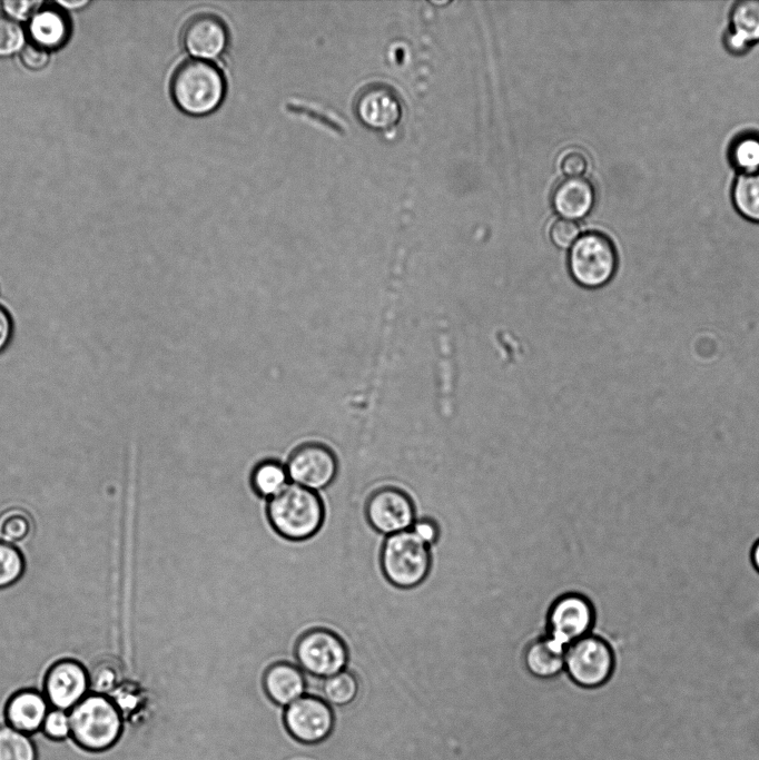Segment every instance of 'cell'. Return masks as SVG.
<instances>
[{
	"label": "cell",
	"instance_id": "22",
	"mask_svg": "<svg viewBox=\"0 0 759 760\" xmlns=\"http://www.w3.org/2000/svg\"><path fill=\"white\" fill-rule=\"evenodd\" d=\"M288 480L286 466L277 461L267 460L253 470L250 486L258 496L269 500L285 488Z\"/></svg>",
	"mask_w": 759,
	"mask_h": 760
},
{
	"label": "cell",
	"instance_id": "25",
	"mask_svg": "<svg viewBox=\"0 0 759 760\" xmlns=\"http://www.w3.org/2000/svg\"><path fill=\"white\" fill-rule=\"evenodd\" d=\"M730 159L741 174L759 171V136L746 134L739 136L731 145Z\"/></svg>",
	"mask_w": 759,
	"mask_h": 760
},
{
	"label": "cell",
	"instance_id": "6",
	"mask_svg": "<svg viewBox=\"0 0 759 760\" xmlns=\"http://www.w3.org/2000/svg\"><path fill=\"white\" fill-rule=\"evenodd\" d=\"M300 669L315 679H326L346 669L348 649L335 632L316 628L303 633L294 649Z\"/></svg>",
	"mask_w": 759,
	"mask_h": 760
},
{
	"label": "cell",
	"instance_id": "20",
	"mask_svg": "<svg viewBox=\"0 0 759 760\" xmlns=\"http://www.w3.org/2000/svg\"><path fill=\"white\" fill-rule=\"evenodd\" d=\"M322 680L316 687L306 684V694L321 698L331 707H345L357 697L358 680L348 669Z\"/></svg>",
	"mask_w": 759,
	"mask_h": 760
},
{
	"label": "cell",
	"instance_id": "30",
	"mask_svg": "<svg viewBox=\"0 0 759 760\" xmlns=\"http://www.w3.org/2000/svg\"><path fill=\"white\" fill-rule=\"evenodd\" d=\"M42 727L45 733L50 738H66L70 733L69 714L65 710H51L47 713Z\"/></svg>",
	"mask_w": 759,
	"mask_h": 760
},
{
	"label": "cell",
	"instance_id": "13",
	"mask_svg": "<svg viewBox=\"0 0 759 760\" xmlns=\"http://www.w3.org/2000/svg\"><path fill=\"white\" fill-rule=\"evenodd\" d=\"M355 115L366 127L385 130L401 118V102L396 93L383 83H371L358 91L354 102Z\"/></svg>",
	"mask_w": 759,
	"mask_h": 760
},
{
	"label": "cell",
	"instance_id": "35",
	"mask_svg": "<svg viewBox=\"0 0 759 760\" xmlns=\"http://www.w3.org/2000/svg\"><path fill=\"white\" fill-rule=\"evenodd\" d=\"M12 336V320L4 308L0 306V353L8 346Z\"/></svg>",
	"mask_w": 759,
	"mask_h": 760
},
{
	"label": "cell",
	"instance_id": "23",
	"mask_svg": "<svg viewBox=\"0 0 759 760\" xmlns=\"http://www.w3.org/2000/svg\"><path fill=\"white\" fill-rule=\"evenodd\" d=\"M731 194L738 213L750 221L759 223V171L740 174Z\"/></svg>",
	"mask_w": 759,
	"mask_h": 760
},
{
	"label": "cell",
	"instance_id": "5",
	"mask_svg": "<svg viewBox=\"0 0 759 760\" xmlns=\"http://www.w3.org/2000/svg\"><path fill=\"white\" fill-rule=\"evenodd\" d=\"M70 733L85 749L103 750L118 739L120 714L115 704L102 695H88L69 713Z\"/></svg>",
	"mask_w": 759,
	"mask_h": 760
},
{
	"label": "cell",
	"instance_id": "14",
	"mask_svg": "<svg viewBox=\"0 0 759 760\" xmlns=\"http://www.w3.org/2000/svg\"><path fill=\"white\" fill-rule=\"evenodd\" d=\"M87 689V672L73 660L58 661L49 669L45 679L47 699L60 710L73 708L83 699Z\"/></svg>",
	"mask_w": 759,
	"mask_h": 760
},
{
	"label": "cell",
	"instance_id": "31",
	"mask_svg": "<svg viewBox=\"0 0 759 760\" xmlns=\"http://www.w3.org/2000/svg\"><path fill=\"white\" fill-rule=\"evenodd\" d=\"M49 51L38 45H26L20 51L22 65L30 70H41L49 62Z\"/></svg>",
	"mask_w": 759,
	"mask_h": 760
},
{
	"label": "cell",
	"instance_id": "36",
	"mask_svg": "<svg viewBox=\"0 0 759 760\" xmlns=\"http://www.w3.org/2000/svg\"><path fill=\"white\" fill-rule=\"evenodd\" d=\"M115 681L114 672L110 669L105 668L96 678L95 689L100 688L101 690L109 689V685Z\"/></svg>",
	"mask_w": 759,
	"mask_h": 760
},
{
	"label": "cell",
	"instance_id": "4",
	"mask_svg": "<svg viewBox=\"0 0 759 760\" xmlns=\"http://www.w3.org/2000/svg\"><path fill=\"white\" fill-rule=\"evenodd\" d=\"M381 566L393 585L401 589L414 588L428 574V545L412 530L388 535L382 546Z\"/></svg>",
	"mask_w": 759,
	"mask_h": 760
},
{
	"label": "cell",
	"instance_id": "3",
	"mask_svg": "<svg viewBox=\"0 0 759 760\" xmlns=\"http://www.w3.org/2000/svg\"><path fill=\"white\" fill-rule=\"evenodd\" d=\"M619 258L612 240L599 231L581 235L570 247L566 266L573 282L586 289L608 285L618 270Z\"/></svg>",
	"mask_w": 759,
	"mask_h": 760
},
{
	"label": "cell",
	"instance_id": "27",
	"mask_svg": "<svg viewBox=\"0 0 759 760\" xmlns=\"http://www.w3.org/2000/svg\"><path fill=\"white\" fill-rule=\"evenodd\" d=\"M23 559L10 543L0 541V589L16 582L23 572Z\"/></svg>",
	"mask_w": 759,
	"mask_h": 760
},
{
	"label": "cell",
	"instance_id": "9",
	"mask_svg": "<svg viewBox=\"0 0 759 760\" xmlns=\"http://www.w3.org/2000/svg\"><path fill=\"white\" fill-rule=\"evenodd\" d=\"M337 460L327 446L306 443L296 447L288 457V478L314 492L327 487L336 477Z\"/></svg>",
	"mask_w": 759,
	"mask_h": 760
},
{
	"label": "cell",
	"instance_id": "16",
	"mask_svg": "<svg viewBox=\"0 0 759 760\" xmlns=\"http://www.w3.org/2000/svg\"><path fill=\"white\" fill-rule=\"evenodd\" d=\"M594 189L584 178H568L554 189L552 204L564 219H580L588 215L594 204Z\"/></svg>",
	"mask_w": 759,
	"mask_h": 760
},
{
	"label": "cell",
	"instance_id": "33",
	"mask_svg": "<svg viewBox=\"0 0 759 760\" xmlns=\"http://www.w3.org/2000/svg\"><path fill=\"white\" fill-rule=\"evenodd\" d=\"M588 164V157L582 150H569L562 157L561 169L570 178H575L586 171Z\"/></svg>",
	"mask_w": 759,
	"mask_h": 760
},
{
	"label": "cell",
	"instance_id": "28",
	"mask_svg": "<svg viewBox=\"0 0 759 760\" xmlns=\"http://www.w3.org/2000/svg\"><path fill=\"white\" fill-rule=\"evenodd\" d=\"M24 34L21 27L10 18L0 17V57H8L23 47Z\"/></svg>",
	"mask_w": 759,
	"mask_h": 760
},
{
	"label": "cell",
	"instance_id": "18",
	"mask_svg": "<svg viewBox=\"0 0 759 760\" xmlns=\"http://www.w3.org/2000/svg\"><path fill=\"white\" fill-rule=\"evenodd\" d=\"M48 713V703L38 692L24 690L14 694L6 709L9 726L23 733L37 731Z\"/></svg>",
	"mask_w": 759,
	"mask_h": 760
},
{
	"label": "cell",
	"instance_id": "7",
	"mask_svg": "<svg viewBox=\"0 0 759 760\" xmlns=\"http://www.w3.org/2000/svg\"><path fill=\"white\" fill-rule=\"evenodd\" d=\"M564 667L580 687L598 688L612 675L613 651L602 638L588 634L568 647Z\"/></svg>",
	"mask_w": 759,
	"mask_h": 760
},
{
	"label": "cell",
	"instance_id": "21",
	"mask_svg": "<svg viewBox=\"0 0 759 760\" xmlns=\"http://www.w3.org/2000/svg\"><path fill=\"white\" fill-rule=\"evenodd\" d=\"M565 649L550 638L533 642L525 652L526 669L538 678H553L564 668Z\"/></svg>",
	"mask_w": 759,
	"mask_h": 760
},
{
	"label": "cell",
	"instance_id": "29",
	"mask_svg": "<svg viewBox=\"0 0 759 760\" xmlns=\"http://www.w3.org/2000/svg\"><path fill=\"white\" fill-rule=\"evenodd\" d=\"M580 228L576 223L569 219L556 220L550 229L552 243L562 249L570 248L579 238Z\"/></svg>",
	"mask_w": 759,
	"mask_h": 760
},
{
	"label": "cell",
	"instance_id": "32",
	"mask_svg": "<svg viewBox=\"0 0 759 760\" xmlns=\"http://www.w3.org/2000/svg\"><path fill=\"white\" fill-rule=\"evenodd\" d=\"M41 2L31 0H4L1 2L3 12L14 20H27L39 9Z\"/></svg>",
	"mask_w": 759,
	"mask_h": 760
},
{
	"label": "cell",
	"instance_id": "10",
	"mask_svg": "<svg viewBox=\"0 0 759 760\" xmlns=\"http://www.w3.org/2000/svg\"><path fill=\"white\" fill-rule=\"evenodd\" d=\"M284 723L294 739L314 744L329 736L334 714L324 700L305 694L284 709Z\"/></svg>",
	"mask_w": 759,
	"mask_h": 760
},
{
	"label": "cell",
	"instance_id": "34",
	"mask_svg": "<svg viewBox=\"0 0 759 760\" xmlns=\"http://www.w3.org/2000/svg\"><path fill=\"white\" fill-rule=\"evenodd\" d=\"M412 531L427 545L433 544L438 537V527L431 519L415 521Z\"/></svg>",
	"mask_w": 759,
	"mask_h": 760
},
{
	"label": "cell",
	"instance_id": "38",
	"mask_svg": "<svg viewBox=\"0 0 759 760\" xmlns=\"http://www.w3.org/2000/svg\"><path fill=\"white\" fill-rule=\"evenodd\" d=\"M751 562L755 569L759 572V540H757L750 553Z\"/></svg>",
	"mask_w": 759,
	"mask_h": 760
},
{
	"label": "cell",
	"instance_id": "8",
	"mask_svg": "<svg viewBox=\"0 0 759 760\" xmlns=\"http://www.w3.org/2000/svg\"><path fill=\"white\" fill-rule=\"evenodd\" d=\"M594 619V608L588 598L579 593L564 594L555 600L549 611L548 638L565 649L588 635Z\"/></svg>",
	"mask_w": 759,
	"mask_h": 760
},
{
	"label": "cell",
	"instance_id": "1",
	"mask_svg": "<svg viewBox=\"0 0 759 760\" xmlns=\"http://www.w3.org/2000/svg\"><path fill=\"white\" fill-rule=\"evenodd\" d=\"M169 88L172 101L179 110L189 116L201 117L214 112L221 105L227 83L215 63L188 59L172 72Z\"/></svg>",
	"mask_w": 759,
	"mask_h": 760
},
{
	"label": "cell",
	"instance_id": "11",
	"mask_svg": "<svg viewBox=\"0 0 759 760\" xmlns=\"http://www.w3.org/2000/svg\"><path fill=\"white\" fill-rule=\"evenodd\" d=\"M365 515L371 526L385 535L406 531L415 522L411 499L396 487H383L372 493L365 505Z\"/></svg>",
	"mask_w": 759,
	"mask_h": 760
},
{
	"label": "cell",
	"instance_id": "2",
	"mask_svg": "<svg viewBox=\"0 0 759 760\" xmlns=\"http://www.w3.org/2000/svg\"><path fill=\"white\" fill-rule=\"evenodd\" d=\"M266 515L277 535L288 541H305L321 530L325 507L316 492L290 483L268 500Z\"/></svg>",
	"mask_w": 759,
	"mask_h": 760
},
{
	"label": "cell",
	"instance_id": "26",
	"mask_svg": "<svg viewBox=\"0 0 759 760\" xmlns=\"http://www.w3.org/2000/svg\"><path fill=\"white\" fill-rule=\"evenodd\" d=\"M32 527L29 514L20 509L7 510L0 515V541L16 543L26 539Z\"/></svg>",
	"mask_w": 759,
	"mask_h": 760
},
{
	"label": "cell",
	"instance_id": "12",
	"mask_svg": "<svg viewBox=\"0 0 759 760\" xmlns=\"http://www.w3.org/2000/svg\"><path fill=\"white\" fill-rule=\"evenodd\" d=\"M229 31L225 21L213 12H198L181 29V43L193 57L217 59L226 51Z\"/></svg>",
	"mask_w": 759,
	"mask_h": 760
},
{
	"label": "cell",
	"instance_id": "19",
	"mask_svg": "<svg viewBox=\"0 0 759 760\" xmlns=\"http://www.w3.org/2000/svg\"><path fill=\"white\" fill-rule=\"evenodd\" d=\"M730 40L733 50H743L759 41V0L737 2L730 16Z\"/></svg>",
	"mask_w": 759,
	"mask_h": 760
},
{
	"label": "cell",
	"instance_id": "24",
	"mask_svg": "<svg viewBox=\"0 0 759 760\" xmlns=\"http://www.w3.org/2000/svg\"><path fill=\"white\" fill-rule=\"evenodd\" d=\"M0 760H36V751L26 733L10 726L0 728Z\"/></svg>",
	"mask_w": 759,
	"mask_h": 760
},
{
	"label": "cell",
	"instance_id": "17",
	"mask_svg": "<svg viewBox=\"0 0 759 760\" xmlns=\"http://www.w3.org/2000/svg\"><path fill=\"white\" fill-rule=\"evenodd\" d=\"M28 30L34 45L47 50L56 49L67 42L70 23L58 6H46L39 8L31 17Z\"/></svg>",
	"mask_w": 759,
	"mask_h": 760
},
{
	"label": "cell",
	"instance_id": "37",
	"mask_svg": "<svg viewBox=\"0 0 759 760\" xmlns=\"http://www.w3.org/2000/svg\"><path fill=\"white\" fill-rule=\"evenodd\" d=\"M88 3H89V1H85V0H71V1L59 0V1L55 2V4H57L58 7H62L63 9H71V10L80 9L85 6H87Z\"/></svg>",
	"mask_w": 759,
	"mask_h": 760
},
{
	"label": "cell",
	"instance_id": "15",
	"mask_svg": "<svg viewBox=\"0 0 759 760\" xmlns=\"http://www.w3.org/2000/svg\"><path fill=\"white\" fill-rule=\"evenodd\" d=\"M263 687L274 703L286 708L306 694V677L294 663L277 661L265 669Z\"/></svg>",
	"mask_w": 759,
	"mask_h": 760
}]
</instances>
